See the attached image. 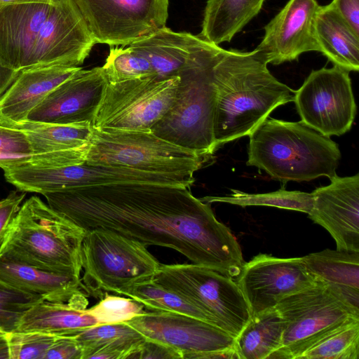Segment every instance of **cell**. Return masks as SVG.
I'll use <instances>...</instances> for the list:
<instances>
[{
	"label": "cell",
	"instance_id": "obj_1",
	"mask_svg": "<svg viewBox=\"0 0 359 359\" xmlns=\"http://www.w3.org/2000/svg\"><path fill=\"white\" fill-rule=\"evenodd\" d=\"M43 195L52 209L85 233L110 231L145 246L172 248L193 264L231 278L245 264L231 230L188 187L118 183Z\"/></svg>",
	"mask_w": 359,
	"mask_h": 359
},
{
	"label": "cell",
	"instance_id": "obj_2",
	"mask_svg": "<svg viewBox=\"0 0 359 359\" xmlns=\"http://www.w3.org/2000/svg\"><path fill=\"white\" fill-rule=\"evenodd\" d=\"M256 48H222L214 69L213 133L216 149L248 136L276 108L294 101V90L277 80Z\"/></svg>",
	"mask_w": 359,
	"mask_h": 359
},
{
	"label": "cell",
	"instance_id": "obj_3",
	"mask_svg": "<svg viewBox=\"0 0 359 359\" xmlns=\"http://www.w3.org/2000/svg\"><path fill=\"white\" fill-rule=\"evenodd\" d=\"M246 164L282 182L310 181L335 175L338 144L305 124L267 118L249 135Z\"/></svg>",
	"mask_w": 359,
	"mask_h": 359
},
{
	"label": "cell",
	"instance_id": "obj_4",
	"mask_svg": "<svg viewBox=\"0 0 359 359\" xmlns=\"http://www.w3.org/2000/svg\"><path fill=\"white\" fill-rule=\"evenodd\" d=\"M222 48L200 37L178 74L175 100L151 131L156 136L201 154L217 150L213 133L216 90L214 69Z\"/></svg>",
	"mask_w": 359,
	"mask_h": 359
},
{
	"label": "cell",
	"instance_id": "obj_5",
	"mask_svg": "<svg viewBox=\"0 0 359 359\" xmlns=\"http://www.w3.org/2000/svg\"><path fill=\"white\" fill-rule=\"evenodd\" d=\"M84 235L41 198L32 196L20 207L3 245L30 264L80 276Z\"/></svg>",
	"mask_w": 359,
	"mask_h": 359
},
{
	"label": "cell",
	"instance_id": "obj_6",
	"mask_svg": "<svg viewBox=\"0 0 359 359\" xmlns=\"http://www.w3.org/2000/svg\"><path fill=\"white\" fill-rule=\"evenodd\" d=\"M212 158L159 137L151 130L92 126L85 163L194 176Z\"/></svg>",
	"mask_w": 359,
	"mask_h": 359
},
{
	"label": "cell",
	"instance_id": "obj_7",
	"mask_svg": "<svg viewBox=\"0 0 359 359\" xmlns=\"http://www.w3.org/2000/svg\"><path fill=\"white\" fill-rule=\"evenodd\" d=\"M81 263L88 294L100 298L152 280L161 265L145 245L105 230L85 233Z\"/></svg>",
	"mask_w": 359,
	"mask_h": 359
},
{
	"label": "cell",
	"instance_id": "obj_8",
	"mask_svg": "<svg viewBox=\"0 0 359 359\" xmlns=\"http://www.w3.org/2000/svg\"><path fill=\"white\" fill-rule=\"evenodd\" d=\"M152 280L192 302L235 338L251 318L236 282L215 270L195 264H161Z\"/></svg>",
	"mask_w": 359,
	"mask_h": 359
},
{
	"label": "cell",
	"instance_id": "obj_9",
	"mask_svg": "<svg viewBox=\"0 0 359 359\" xmlns=\"http://www.w3.org/2000/svg\"><path fill=\"white\" fill-rule=\"evenodd\" d=\"M284 325L282 346L268 359H299L315 344L352 318H359L325 284L290 294L275 306Z\"/></svg>",
	"mask_w": 359,
	"mask_h": 359
},
{
	"label": "cell",
	"instance_id": "obj_10",
	"mask_svg": "<svg viewBox=\"0 0 359 359\" xmlns=\"http://www.w3.org/2000/svg\"><path fill=\"white\" fill-rule=\"evenodd\" d=\"M179 76H149L105 84L92 126L97 128L151 130L172 106Z\"/></svg>",
	"mask_w": 359,
	"mask_h": 359
},
{
	"label": "cell",
	"instance_id": "obj_11",
	"mask_svg": "<svg viewBox=\"0 0 359 359\" xmlns=\"http://www.w3.org/2000/svg\"><path fill=\"white\" fill-rule=\"evenodd\" d=\"M293 102L302 121L328 137L349 131L356 114L349 72L336 65L313 70Z\"/></svg>",
	"mask_w": 359,
	"mask_h": 359
},
{
	"label": "cell",
	"instance_id": "obj_12",
	"mask_svg": "<svg viewBox=\"0 0 359 359\" xmlns=\"http://www.w3.org/2000/svg\"><path fill=\"white\" fill-rule=\"evenodd\" d=\"M96 43L129 46L165 27L168 0H74Z\"/></svg>",
	"mask_w": 359,
	"mask_h": 359
},
{
	"label": "cell",
	"instance_id": "obj_13",
	"mask_svg": "<svg viewBox=\"0 0 359 359\" xmlns=\"http://www.w3.org/2000/svg\"><path fill=\"white\" fill-rule=\"evenodd\" d=\"M149 339L180 353L182 358L205 359L207 354L233 348L235 337L205 320L165 311H149L126 322Z\"/></svg>",
	"mask_w": 359,
	"mask_h": 359
},
{
	"label": "cell",
	"instance_id": "obj_14",
	"mask_svg": "<svg viewBox=\"0 0 359 359\" xmlns=\"http://www.w3.org/2000/svg\"><path fill=\"white\" fill-rule=\"evenodd\" d=\"M316 283L302 257L280 258L264 253L245 262L236 281L251 317L275 308L285 297Z\"/></svg>",
	"mask_w": 359,
	"mask_h": 359
},
{
	"label": "cell",
	"instance_id": "obj_15",
	"mask_svg": "<svg viewBox=\"0 0 359 359\" xmlns=\"http://www.w3.org/2000/svg\"><path fill=\"white\" fill-rule=\"evenodd\" d=\"M95 44L96 41L74 0H53L38 33L27 68L79 67Z\"/></svg>",
	"mask_w": 359,
	"mask_h": 359
},
{
	"label": "cell",
	"instance_id": "obj_16",
	"mask_svg": "<svg viewBox=\"0 0 359 359\" xmlns=\"http://www.w3.org/2000/svg\"><path fill=\"white\" fill-rule=\"evenodd\" d=\"M106 83L102 67L81 68L53 89L29 113L25 121L92 126Z\"/></svg>",
	"mask_w": 359,
	"mask_h": 359
},
{
	"label": "cell",
	"instance_id": "obj_17",
	"mask_svg": "<svg viewBox=\"0 0 359 359\" xmlns=\"http://www.w3.org/2000/svg\"><path fill=\"white\" fill-rule=\"evenodd\" d=\"M330 180L311 192L309 217L330 233L337 250L359 252V175Z\"/></svg>",
	"mask_w": 359,
	"mask_h": 359
},
{
	"label": "cell",
	"instance_id": "obj_18",
	"mask_svg": "<svg viewBox=\"0 0 359 359\" xmlns=\"http://www.w3.org/2000/svg\"><path fill=\"white\" fill-rule=\"evenodd\" d=\"M319 6L317 0H289L264 27V36L256 49L268 63L280 65L304 53L318 51L314 22Z\"/></svg>",
	"mask_w": 359,
	"mask_h": 359
},
{
	"label": "cell",
	"instance_id": "obj_19",
	"mask_svg": "<svg viewBox=\"0 0 359 359\" xmlns=\"http://www.w3.org/2000/svg\"><path fill=\"white\" fill-rule=\"evenodd\" d=\"M0 281L44 300L86 309L88 295L80 276L48 270L20 258L7 247L0 249Z\"/></svg>",
	"mask_w": 359,
	"mask_h": 359
},
{
	"label": "cell",
	"instance_id": "obj_20",
	"mask_svg": "<svg viewBox=\"0 0 359 359\" xmlns=\"http://www.w3.org/2000/svg\"><path fill=\"white\" fill-rule=\"evenodd\" d=\"M9 127L22 130L32 154L18 161L47 165H69L86 162L92 135L90 124L61 125L22 121Z\"/></svg>",
	"mask_w": 359,
	"mask_h": 359
},
{
	"label": "cell",
	"instance_id": "obj_21",
	"mask_svg": "<svg viewBox=\"0 0 359 359\" xmlns=\"http://www.w3.org/2000/svg\"><path fill=\"white\" fill-rule=\"evenodd\" d=\"M53 1L10 4L0 8V62L4 66L18 72L27 67Z\"/></svg>",
	"mask_w": 359,
	"mask_h": 359
},
{
	"label": "cell",
	"instance_id": "obj_22",
	"mask_svg": "<svg viewBox=\"0 0 359 359\" xmlns=\"http://www.w3.org/2000/svg\"><path fill=\"white\" fill-rule=\"evenodd\" d=\"M81 68L50 65L21 70L0 97V125L11 126L25 121L29 113L53 89Z\"/></svg>",
	"mask_w": 359,
	"mask_h": 359
},
{
	"label": "cell",
	"instance_id": "obj_23",
	"mask_svg": "<svg viewBox=\"0 0 359 359\" xmlns=\"http://www.w3.org/2000/svg\"><path fill=\"white\" fill-rule=\"evenodd\" d=\"M302 259L316 279L359 314V252L325 249Z\"/></svg>",
	"mask_w": 359,
	"mask_h": 359
},
{
	"label": "cell",
	"instance_id": "obj_24",
	"mask_svg": "<svg viewBox=\"0 0 359 359\" xmlns=\"http://www.w3.org/2000/svg\"><path fill=\"white\" fill-rule=\"evenodd\" d=\"M314 34L318 52L334 65L348 72L359 70V35L333 6H320L315 17Z\"/></svg>",
	"mask_w": 359,
	"mask_h": 359
},
{
	"label": "cell",
	"instance_id": "obj_25",
	"mask_svg": "<svg viewBox=\"0 0 359 359\" xmlns=\"http://www.w3.org/2000/svg\"><path fill=\"white\" fill-rule=\"evenodd\" d=\"M86 308L69 303L41 301L22 317L15 331H35L57 336H74L98 325Z\"/></svg>",
	"mask_w": 359,
	"mask_h": 359
},
{
	"label": "cell",
	"instance_id": "obj_26",
	"mask_svg": "<svg viewBox=\"0 0 359 359\" xmlns=\"http://www.w3.org/2000/svg\"><path fill=\"white\" fill-rule=\"evenodd\" d=\"M82 348V359H126L145 337L127 323L98 324L72 336Z\"/></svg>",
	"mask_w": 359,
	"mask_h": 359
},
{
	"label": "cell",
	"instance_id": "obj_27",
	"mask_svg": "<svg viewBox=\"0 0 359 359\" xmlns=\"http://www.w3.org/2000/svg\"><path fill=\"white\" fill-rule=\"evenodd\" d=\"M265 0H208L201 38L219 45L229 42L262 8Z\"/></svg>",
	"mask_w": 359,
	"mask_h": 359
},
{
	"label": "cell",
	"instance_id": "obj_28",
	"mask_svg": "<svg viewBox=\"0 0 359 359\" xmlns=\"http://www.w3.org/2000/svg\"><path fill=\"white\" fill-rule=\"evenodd\" d=\"M284 325L276 309L251 317L235 338L238 359H268L282 346Z\"/></svg>",
	"mask_w": 359,
	"mask_h": 359
},
{
	"label": "cell",
	"instance_id": "obj_29",
	"mask_svg": "<svg viewBox=\"0 0 359 359\" xmlns=\"http://www.w3.org/2000/svg\"><path fill=\"white\" fill-rule=\"evenodd\" d=\"M122 295L140 302L149 311H165L184 314L214 325L209 316L192 302L153 280L137 285L124 292Z\"/></svg>",
	"mask_w": 359,
	"mask_h": 359
},
{
	"label": "cell",
	"instance_id": "obj_30",
	"mask_svg": "<svg viewBox=\"0 0 359 359\" xmlns=\"http://www.w3.org/2000/svg\"><path fill=\"white\" fill-rule=\"evenodd\" d=\"M227 196H205L201 200L205 203H227L242 207L252 205L270 206L299 211L308 214L312 207L311 193L300 191H287L284 189L264 194H248L231 189Z\"/></svg>",
	"mask_w": 359,
	"mask_h": 359
},
{
	"label": "cell",
	"instance_id": "obj_31",
	"mask_svg": "<svg viewBox=\"0 0 359 359\" xmlns=\"http://www.w3.org/2000/svg\"><path fill=\"white\" fill-rule=\"evenodd\" d=\"M359 318H352L304 352L299 359H358Z\"/></svg>",
	"mask_w": 359,
	"mask_h": 359
},
{
	"label": "cell",
	"instance_id": "obj_32",
	"mask_svg": "<svg viewBox=\"0 0 359 359\" xmlns=\"http://www.w3.org/2000/svg\"><path fill=\"white\" fill-rule=\"evenodd\" d=\"M102 67L111 83L156 76L149 60L130 47H111Z\"/></svg>",
	"mask_w": 359,
	"mask_h": 359
},
{
	"label": "cell",
	"instance_id": "obj_33",
	"mask_svg": "<svg viewBox=\"0 0 359 359\" xmlns=\"http://www.w3.org/2000/svg\"><path fill=\"white\" fill-rule=\"evenodd\" d=\"M43 300L40 295L21 291L0 281V329L6 332L15 331L25 312Z\"/></svg>",
	"mask_w": 359,
	"mask_h": 359
},
{
	"label": "cell",
	"instance_id": "obj_34",
	"mask_svg": "<svg viewBox=\"0 0 359 359\" xmlns=\"http://www.w3.org/2000/svg\"><path fill=\"white\" fill-rule=\"evenodd\" d=\"M144 306L132 299L105 293L101 300L93 307L86 309L99 324L126 323L144 313Z\"/></svg>",
	"mask_w": 359,
	"mask_h": 359
},
{
	"label": "cell",
	"instance_id": "obj_35",
	"mask_svg": "<svg viewBox=\"0 0 359 359\" xmlns=\"http://www.w3.org/2000/svg\"><path fill=\"white\" fill-rule=\"evenodd\" d=\"M57 337L35 331L7 332L10 359H44Z\"/></svg>",
	"mask_w": 359,
	"mask_h": 359
},
{
	"label": "cell",
	"instance_id": "obj_36",
	"mask_svg": "<svg viewBox=\"0 0 359 359\" xmlns=\"http://www.w3.org/2000/svg\"><path fill=\"white\" fill-rule=\"evenodd\" d=\"M31 154L29 142L22 130L0 125V158L27 159Z\"/></svg>",
	"mask_w": 359,
	"mask_h": 359
},
{
	"label": "cell",
	"instance_id": "obj_37",
	"mask_svg": "<svg viewBox=\"0 0 359 359\" xmlns=\"http://www.w3.org/2000/svg\"><path fill=\"white\" fill-rule=\"evenodd\" d=\"M18 191H12L6 198L0 200V249L25 197V194H18Z\"/></svg>",
	"mask_w": 359,
	"mask_h": 359
},
{
	"label": "cell",
	"instance_id": "obj_38",
	"mask_svg": "<svg viewBox=\"0 0 359 359\" xmlns=\"http://www.w3.org/2000/svg\"><path fill=\"white\" fill-rule=\"evenodd\" d=\"M82 348L74 337L57 336L44 359H82Z\"/></svg>",
	"mask_w": 359,
	"mask_h": 359
},
{
	"label": "cell",
	"instance_id": "obj_39",
	"mask_svg": "<svg viewBox=\"0 0 359 359\" xmlns=\"http://www.w3.org/2000/svg\"><path fill=\"white\" fill-rule=\"evenodd\" d=\"M130 358H182L180 353L161 343L145 339Z\"/></svg>",
	"mask_w": 359,
	"mask_h": 359
},
{
	"label": "cell",
	"instance_id": "obj_40",
	"mask_svg": "<svg viewBox=\"0 0 359 359\" xmlns=\"http://www.w3.org/2000/svg\"><path fill=\"white\" fill-rule=\"evenodd\" d=\"M331 4L359 35V0H333Z\"/></svg>",
	"mask_w": 359,
	"mask_h": 359
},
{
	"label": "cell",
	"instance_id": "obj_41",
	"mask_svg": "<svg viewBox=\"0 0 359 359\" xmlns=\"http://www.w3.org/2000/svg\"><path fill=\"white\" fill-rule=\"evenodd\" d=\"M20 72L6 67L0 62V97L14 82Z\"/></svg>",
	"mask_w": 359,
	"mask_h": 359
},
{
	"label": "cell",
	"instance_id": "obj_42",
	"mask_svg": "<svg viewBox=\"0 0 359 359\" xmlns=\"http://www.w3.org/2000/svg\"><path fill=\"white\" fill-rule=\"evenodd\" d=\"M0 359H10L7 332L0 329Z\"/></svg>",
	"mask_w": 359,
	"mask_h": 359
},
{
	"label": "cell",
	"instance_id": "obj_43",
	"mask_svg": "<svg viewBox=\"0 0 359 359\" xmlns=\"http://www.w3.org/2000/svg\"><path fill=\"white\" fill-rule=\"evenodd\" d=\"M51 0H0V8L6 4L23 2H45Z\"/></svg>",
	"mask_w": 359,
	"mask_h": 359
}]
</instances>
